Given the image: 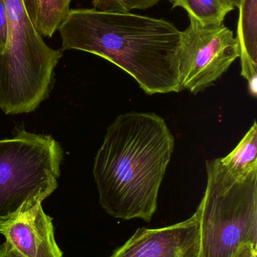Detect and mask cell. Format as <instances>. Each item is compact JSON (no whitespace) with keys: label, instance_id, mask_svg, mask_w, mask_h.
<instances>
[{"label":"cell","instance_id":"6da1fadb","mask_svg":"<svg viewBox=\"0 0 257 257\" xmlns=\"http://www.w3.org/2000/svg\"><path fill=\"white\" fill-rule=\"evenodd\" d=\"M62 50L99 56L126 72L148 95L179 93L182 31L131 12L70 9L58 29Z\"/></svg>","mask_w":257,"mask_h":257},{"label":"cell","instance_id":"7a4b0ae2","mask_svg":"<svg viewBox=\"0 0 257 257\" xmlns=\"http://www.w3.org/2000/svg\"><path fill=\"white\" fill-rule=\"evenodd\" d=\"M174 149L175 137L155 113L118 116L107 128L94 163L103 209L114 218L150 222Z\"/></svg>","mask_w":257,"mask_h":257},{"label":"cell","instance_id":"3957f363","mask_svg":"<svg viewBox=\"0 0 257 257\" xmlns=\"http://www.w3.org/2000/svg\"><path fill=\"white\" fill-rule=\"evenodd\" d=\"M206 172L200 257H235L244 244H257V170L236 176L217 158L206 160Z\"/></svg>","mask_w":257,"mask_h":257},{"label":"cell","instance_id":"277c9868","mask_svg":"<svg viewBox=\"0 0 257 257\" xmlns=\"http://www.w3.org/2000/svg\"><path fill=\"white\" fill-rule=\"evenodd\" d=\"M9 40L0 54V108L7 114L34 111L48 96L61 51L36 31L21 0H5Z\"/></svg>","mask_w":257,"mask_h":257},{"label":"cell","instance_id":"5b68a950","mask_svg":"<svg viewBox=\"0 0 257 257\" xmlns=\"http://www.w3.org/2000/svg\"><path fill=\"white\" fill-rule=\"evenodd\" d=\"M62 159L61 147L51 136L21 130L0 140V226L57 189Z\"/></svg>","mask_w":257,"mask_h":257},{"label":"cell","instance_id":"8992f818","mask_svg":"<svg viewBox=\"0 0 257 257\" xmlns=\"http://www.w3.org/2000/svg\"><path fill=\"white\" fill-rule=\"evenodd\" d=\"M240 57L233 33L224 24L182 31L179 75L181 90L196 94L214 84Z\"/></svg>","mask_w":257,"mask_h":257},{"label":"cell","instance_id":"52a82bcc","mask_svg":"<svg viewBox=\"0 0 257 257\" xmlns=\"http://www.w3.org/2000/svg\"><path fill=\"white\" fill-rule=\"evenodd\" d=\"M200 211L188 220L157 229L139 228L110 257H200Z\"/></svg>","mask_w":257,"mask_h":257},{"label":"cell","instance_id":"ba28073f","mask_svg":"<svg viewBox=\"0 0 257 257\" xmlns=\"http://www.w3.org/2000/svg\"><path fill=\"white\" fill-rule=\"evenodd\" d=\"M0 234L24 257H63L54 238L52 218L42 203L2 224Z\"/></svg>","mask_w":257,"mask_h":257},{"label":"cell","instance_id":"9c48e42d","mask_svg":"<svg viewBox=\"0 0 257 257\" xmlns=\"http://www.w3.org/2000/svg\"><path fill=\"white\" fill-rule=\"evenodd\" d=\"M236 39L240 51L241 75L248 82L249 91L257 95V0H241Z\"/></svg>","mask_w":257,"mask_h":257},{"label":"cell","instance_id":"30bf717a","mask_svg":"<svg viewBox=\"0 0 257 257\" xmlns=\"http://www.w3.org/2000/svg\"><path fill=\"white\" fill-rule=\"evenodd\" d=\"M72 0H21L26 13L42 37H52L70 11Z\"/></svg>","mask_w":257,"mask_h":257},{"label":"cell","instance_id":"8fae6325","mask_svg":"<svg viewBox=\"0 0 257 257\" xmlns=\"http://www.w3.org/2000/svg\"><path fill=\"white\" fill-rule=\"evenodd\" d=\"M173 8H182L187 12L190 23L200 27L223 24L228 14L235 9L227 0H170Z\"/></svg>","mask_w":257,"mask_h":257},{"label":"cell","instance_id":"7c38bea8","mask_svg":"<svg viewBox=\"0 0 257 257\" xmlns=\"http://www.w3.org/2000/svg\"><path fill=\"white\" fill-rule=\"evenodd\" d=\"M257 124L256 120L235 149L220 158L222 164L236 176H244L257 170Z\"/></svg>","mask_w":257,"mask_h":257},{"label":"cell","instance_id":"4fadbf2b","mask_svg":"<svg viewBox=\"0 0 257 257\" xmlns=\"http://www.w3.org/2000/svg\"><path fill=\"white\" fill-rule=\"evenodd\" d=\"M162 0H93L94 9L103 12H131L153 7Z\"/></svg>","mask_w":257,"mask_h":257},{"label":"cell","instance_id":"5bb4252c","mask_svg":"<svg viewBox=\"0 0 257 257\" xmlns=\"http://www.w3.org/2000/svg\"><path fill=\"white\" fill-rule=\"evenodd\" d=\"M9 40V21L5 0H0V54L6 50Z\"/></svg>","mask_w":257,"mask_h":257},{"label":"cell","instance_id":"9a60e30c","mask_svg":"<svg viewBox=\"0 0 257 257\" xmlns=\"http://www.w3.org/2000/svg\"><path fill=\"white\" fill-rule=\"evenodd\" d=\"M235 257H257V244L247 243L240 247Z\"/></svg>","mask_w":257,"mask_h":257},{"label":"cell","instance_id":"2e32d148","mask_svg":"<svg viewBox=\"0 0 257 257\" xmlns=\"http://www.w3.org/2000/svg\"><path fill=\"white\" fill-rule=\"evenodd\" d=\"M0 257H24L10 243L6 241L0 247Z\"/></svg>","mask_w":257,"mask_h":257},{"label":"cell","instance_id":"e0dca14e","mask_svg":"<svg viewBox=\"0 0 257 257\" xmlns=\"http://www.w3.org/2000/svg\"><path fill=\"white\" fill-rule=\"evenodd\" d=\"M231 5L234 6V7H238V5L241 3V0H227Z\"/></svg>","mask_w":257,"mask_h":257}]
</instances>
